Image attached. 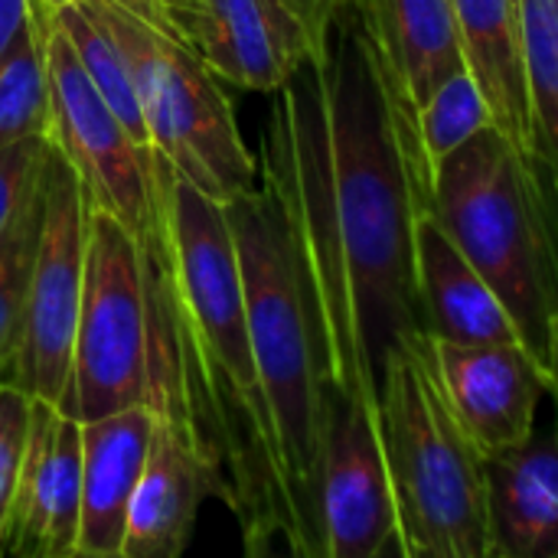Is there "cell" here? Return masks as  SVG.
<instances>
[{
    "mask_svg": "<svg viewBox=\"0 0 558 558\" xmlns=\"http://www.w3.org/2000/svg\"><path fill=\"white\" fill-rule=\"evenodd\" d=\"M549 392L556 396V409H558V314H556V327H553V356H549Z\"/></svg>",
    "mask_w": 558,
    "mask_h": 558,
    "instance_id": "cell-28",
    "label": "cell"
},
{
    "mask_svg": "<svg viewBox=\"0 0 558 558\" xmlns=\"http://www.w3.org/2000/svg\"><path fill=\"white\" fill-rule=\"evenodd\" d=\"M245 533V553L242 558H307L298 536L281 517H255L242 526Z\"/></svg>",
    "mask_w": 558,
    "mask_h": 558,
    "instance_id": "cell-25",
    "label": "cell"
},
{
    "mask_svg": "<svg viewBox=\"0 0 558 558\" xmlns=\"http://www.w3.org/2000/svg\"><path fill=\"white\" fill-rule=\"evenodd\" d=\"M39 219H43V177L33 196L26 199L23 213L10 226V232L0 239V386H13Z\"/></svg>",
    "mask_w": 558,
    "mask_h": 558,
    "instance_id": "cell-20",
    "label": "cell"
},
{
    "mask_svg": "<svg viewBox=\"0 0 558 558\" xmlns=\"http://www.w3.org/2000/svg\"><path fill=\"white\" fill-rule=\"evenodd\" d=\"M49 13H52V23L59 26V33L65 36V43L72 46V52L78 56L85 75L105 98V105L118 114V121L128 128V134L144 150H154L150 137H147L144 114H141V101H137V92L131 82V69H128L118 43L111 39V33L95 20V13L82 0L49 3Z\"/></svg>",
    "mask_w": 558,
    "mask_h": 558,
    "instance_id": "cell-18",
    "label": "cell"
},
{
    "mask_svg": "<svg viewBox=\"0 0 558 558\" xmlns=\"http://www.w3.org/2000/svg\"><path fill=\"white\" fill-rule=\"evenodd\" d=\"M33 7L49 82V144L75 170L92 209L118 219L141 245L157 242L160 196L154 150H144L105 105L78 56L52 23L49 3L33 0Z\"/></svg>",
    "mask_w": 558,
    "mask_h": 558,
    "instance_id": "cell-7",
    "label": "cell"
},
{
    "mask_svg": "<svg viewBox=\"0 0 558 558\" xmlns=\"http://www.w3.org/2000/svg\"><path fill=\"white\" fill-rule=\"evenodd\" d=\"M543 157L558 190V0H517Z\"/></svg>",
    "mask_w": 558,
    "mask_h": 558,
    "instance_id": "cell-21",
    "label": "cell"
},
{
    "mask_svg": "<svg viewBox=\"0 0 558 558\" xmlns=\"http://www.w3.org/2000/svg\"><path fill=\"white\" fill-rule=\"evenodd\" d=\"M170 343L177 304L163 242L141 245L118 219L92 209L69 415L85 425L144 405L150 369Z\"/></svg>",
    "mask_w": 558,
    "mask_h": 558,
    "instance_id": "cell-5",
    "label": "cell"
},
{
    "mask_svg": "<svg viewBox=\"0 0 558 558\" xmlns=\"http://www.w3.org/2000/svg\"><path fill=\"white\" fill-rule=\"evenodd\" d=\"M432 363L448 412L481 458L507 454L536 435L549 383L523 347L432 340Z\"/></svg>",
    "mask_w": 558,
    "mask_h": 558,
    "instance_id": "cell-11",
    "label": "cell"
},
{
    "mask_svg": "<svg viewBox=\"0 0 558 558\" xmlns=\"http://www.w3.org/2000/svg\"><path fill=\"white\" fill-rule=\"evenodd\" d=\"M49 147H52L49 137H26L0 150V239L10 232L26 199L33 196L43 177Z\"/></svg>",
    "mask_w": 558,
    "mask_h": 558,
    "instance_id": "cell-23",
    "label": "cell"
},
{
    "mask_svg": "<svg viewBox=\"0 0 558 558\" xmlns=\"http://www.w3.org/2000/svg\"><path fill=\"white\" fill-rule=\"evenodd\" d=\"M428 209L490 284L549 383L558 314L556 180L487 128L432 173Z\"/></svg>",
    "mask_w": 558,
    "mask_h": 558,
    "instance_id": "cell-3",
    "label": "cell"
},
{
    "mask_svg": "<svg viewBox=\"0 0 558 558\" xmlns=\"http://www.w3.org/2000/svg\"><path fill=\"white\" fill-rule=\"evenodd\" d=\"M376 558H409V553H405V546H402V539H399V533L386 543V549L379 553Z\"/></svg>",
    "mask_w": 558,
    "mask_h": 558,
    "instance_id": "cell-29",
    "label": "cell"
},
{
    "mask_svg": "<svg viewBox=\"0 0 558 558\" xmlns=\"http://www.w3.org/2000/svg\"><path fill=\"white\" fill-rule=\"evenodd\" d=\"M147 409L154 412V432L121 558H183L199 504L219 497V487L199 448L186 396H163Z\"/></svg>",
    "mask_w": 558,
    "mask_h": 558,
    "instance_id": "cell-12",
    "label": "cell"
},
{
    "mask_svg": "<svg viewBox=\"0 0 558 558\" xmlns=\"http://www.w3.org/2000/svg\"><path fill=\"white\" fill-rule=\"evenodd\" d=\"M383 59L418 111L451 75L464 72L454 0H363Z\"/></svg>",
    "mask_w": 558,
    "mask_h": 558,
    "instance_id": "cell-17",
    "label": "cell"
},
{
    "mask_svg": "<svg viewBox=\"0 0 558 558\" xmlns=\"http://www.w3.org/2000/svg\"><path fill=\"white\" fill-rule=\"evenodd\" d=\"M494 128V118L468 72L451 75L418 111H415V131L418 147L425 157L428 180L432 173L468 141H474L481 131Z\"/></svg>",
    "mask_w": 558,
    "mask_h": 558,
    "instance_id": "cell-22",
    "label": "cell"
},
{
    "mask_svg": "<svg viewBox=\"0 0 558 558\" xmlns=\"http://www.w3.org/2000/svg\"><path fill=\"white\" fill-rule=\"evenodd\" d=\"M454 13L464 72L474 78L494 118V131H500L520 157L549 173L536 128L517 0H454Z\"/></svg>",
    "mask_w": 558,
    "mask_h": 558,
    "instance_id": "cell-13",
    "label": "cell"
},
{
    "mask_svg": "<svg viewBox=\"0 0 558 558\" xmlns=\"http://www.w3.org/2000/svg\"><path fill=\"white\" fill-rule=\"evenodd\" d=\"M317 510L324 558H376L396 536L379 418L333 386L324 389Z\"/></svg>",
    "mask_w": 558,
    "mask_h": 558,
    "instance_id": "cell-9",
    "label": "cell"
},
{
    "mask_svg": "<svg viewBox=\"0 0 558 558\" xmlns=\"http://www.w3.org/2000/svg\"><path fill=\"white\" fill-rule=\"evenodd\" d=\"M284 3L294 10V16L304 23V29L311 33V39H314V46H317L320 33H324L327 23H330V16H333L347 0H284Z\"/></svg>",
    "mask_w": 558,
    "mask_h": 558,
    "instance_id": "cell-27",
    "label": "cell"
},
{
    "mask_svg": "<svg viewBox=\"0 0 558 558\" xmlns=\"http://www.w3.org/2000/svg\"><path fill=\"white\" fill-rule=\"evenodd\" d=\"M43 3H62V0H43ZM134 10H141L144 16H147V10H150V0H128Z\"/></svg>",
    "mask_w": 558,
    "mask_h": 558,
    "instance_id": "cell-30",
    "label": "cell"
},
{
    "mask_svg": "<svg viewBox=\"0 0 558 558\" xmlns=\"http://www.w3.org/2000/svg\"><path fill=\"white\" fill-rule=\"evenodd\" d=\"M33 23V0H0V62L20 39V33Z\"/></svg>",
    "mask_w": 558,
    "mask_h": 558,
    "instance_id": "cell-26",
    "label": "cell"
},
{
    "mask_svg": "<svg viewBox=\"0 0 558 558\" xmlns=\"http://www.w3.org/2000/svg\"><path fill=\"white\" fill-rule=\"evenodd\" d=\"M226 213L242 265L248 343L271 428L281 510L304 556L324 558L317 490L327 369L301 242L265 177L226 203Z\"/></svg>",
    "mask_w": 558,
    "mask_h": 558,
    "instance_id": "cell-2",
    "label": "cell"
},
{
    "mask_svg": "<svg viewBox=\"0 0 558 558\" xmlns=\"http://www.w3.org/2000/svg\"><path fill=\"white\" fill-rule=\"evenodd\" d=\"M379 432L396 533L409 558H497L484 461L448 412L428 333H412L389 350Z\"/></svg>",
    "mask_w": 558,
    "mask_h": 558,
    "instance_id": "cell-4",
    "label": "cell"
},
{
    "mask_svg": "<svg viewBox=\"0 0 558 558\" xmlns=\"http://www.w3.org/2000/svg\"><path fill=\"white\" fill-rule=\"evenodd\" d=\"M82 3L111 33L131 69L150 147L219 203L255 190L258 160L239 131L222 82L128 0Z\"/></svg>",
    "mask_w": 558,
    "mask_h": 558,
    "instance_id": "cell-6",
    "label": "cell"
},
{
    "mask_svg": "<svg viewBox=\"0 0 558 558\" xmlns=\"http://www.w3.org/2000/svg\"><path fill=\"white\" fill-rule=\"evenodd\" d=\"M265 177L301 242L327 386L379 418L389 350L428 333L415 281V216L428 170L363 0H347L271 95Z\"/></svg>",
    "mask_w": 558,
    "mask_h": 558,
    "instance_id": "cell-1",
    "label": "cell"
},
{
    "mask_svg": "<svg viewBox=\"0 0 558 558\" xmlns=\"http://www.w3.org/2000/svg\"><path fill=\"white\" fill-rule=\"evenodd\" d=\"M88 196L75 170L49 147L43 170V219L29 271L13 386L36 402L69 412L72 353L85 291Z\"/></svg>",
    "mask_w": 558,
    "mask_h": 558,
    "instance_id": "cell-8",
    "label": "cell"
},
{
    "mask_svg": "<svg viewBox=\"0 0 558 558\" xmlns=\"http://www.w3.org/2000/svg\"><path fill=\"white\" fill-rule=\"evenodd\" d=\"M26 432H29V396L16 386H0V536L13 510Z\"/></svg>",
    "mask_w": 558,
    "mask_h": 558,
    "instance_id": "cell-24",
    "label": "cell"
},
{
    "mask_svg": "<svg viewBox=\"0 0 558 558\" xmlns=\"http://www.w3.org/2000/svg\"><path fill=\"white\" fill-rule=\"evenodd\" d=\"M415 281L432 340L468 347H523L510 314L490 284L477 275V268L464 258V252L451 242L428 203L415 216Z\"/></svg>",
    "mask_w": 558,
    "mask_h": 558,
    "instance_id": "cell-15",
    "label": "cell"
},
{
    "mask_svg": "<svg viewBox=\"0 0 558 558\" xmlns=\"http://www.w3.org/2000/svg\"><path fill=\"white\" fill-rule=\"evenodd\" d=\"M147 20L183 43L219 82L275 95L314 52L284 0H150Z\"/></svg>",
    "mask_w": 558,
    "mask_h": 558,
    "instance_id": "cell-10",
    "label": "cell"
},
{
    "mask_svg": "<svg viewBox=\"0 0 558 558\" xmlns=\"http://www.w3.org/2000/svg\"><path fill=\"white\" fill-rule=\"evenodd\" d=\"M481 461L497 558H558V415L549 435Z\"/></svg>",
    "mask_w": 558,
    "mask_h": 558,
    "instance_id": "cell-16",
    "label": "cell"
},
{
    "mask_svg": "<svg viewBox=\"0 0 558 558\" xmlns=\"http://www.w3.org/2000/svg\"><path fill=\"white\" fill-rule=\"evenodd\" d=\"M150 432L154 412L147 405H131L82 425V517L75 558L124 556L128 513L144 474Z\"/></svg>",
    "mask_w": 558,
    "mask_h": 558,
    "instance_id": "cell-14",
    "label": "cell"
},
{
    "mask_svg": "<svg viewBox=\"0 0 558 558\" xmlns=\"http://www.w3.org/2000/svg\"><path fill=\"white\" fill-rule=\"evenodd\" d=\"M26 137H49V82L36 7L33 23L0 62V150Z\"/></svg>",
    "mask_w": 558,
    "mask_h": 558,
    "instance_id": "cell-19",
    "label": "cell"
}]
</instances>
